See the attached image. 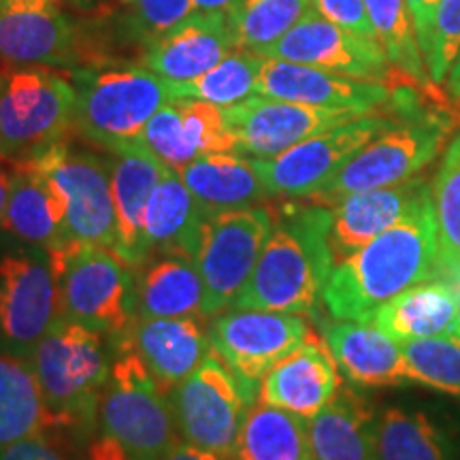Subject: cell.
<instances>
[{"label":"cell","mask_w":460,"mask_h":460,"mask_svg":"<svg viewBox=\"0 0 460 460\" xmlns=\"http://www.w3.org/2000/svg\"><path fill=\"white\" fill-rule=\"evenodd\" d=\"M439 230L430 190L386 233L332 267L322 305L335 320L369 322L407 288L435 278Z\"/></svg>","instance_id":"6da1fadb"},{"label":"cell","mask_w":460,"mask_h":460,"mask_svg":"<svg viewBox=\"0 0 460 460\" xmlns=\"http://www.w3.org/2000/svg\"><path fill=\"white\" fill-rule=\"evenodd\" d=\"M273 216L271 234L230 309L312 315L335 267L329 245L331 207L307 200L273 209Z\"/></svg>","instance_id":"7a4b0ae2"},{"label":"cell","mask_w":460,"mask_h":460,"mask_svg":"<svg viewBox=\"0 0 460 460\" xmlns=\"http://www.w3.org/2000/svg\"><path fill=\"white\" fill-rule=\"evenodd\" d=\"M26 360L41 390L48 430L77 450L96 433L99 402L115 360L113 341L58 318Z\"/></svg>","instance_id":"3957f363"},{"label":"cell","mask_w":460,"mask_h":460,"mask_svg":"<svg viewBox=\"0 0 460 460\" xmlns=\"http://www.w3.org/2000/svg\"><path fill=\"white\" fill-rule=\"evenodd\" d=\"M68 73L75 88V132L105 152L139 141L149 119L175 101L171 82L143 65L99 60Z\"/></svg>","instance_id":"277c9868"},{"label":"cell","mask_w":460,"mask_h":460,"mask_svg":"<svg viewBox=\"0 0 460 460\" xmlns=\"http://www.w3.org/2000/svg\"><path fill=\"white\" fill-rule=\"evenodd\" d=\"M452 126L450 115L418 107L407 92H401L399 115L393 122L360 147L324 188L305 200L331 207L349 194L413 180L439 156Z\"/></svg>","instance_id":"5b68a950"},{"label":"cell","mask_w":460,"mask_h":460,"mask_svg":"<svg viewBox=\"0 0 460 460\" xmlns=\"http://www.w3.org/2000/svg\"><path fill=\"white\" fill-rule=\"evenodd\" d=\"M58 278L60 318L101 332L113 343L137 322V269L113 250L71 243L49 252Z\"/></svg>","instance_id":"8992f818"},{"label":"cell","mask_w":460,"mask_h":460,"mask_svg":"<svg viewBox=\"0 0 460 460\" xmlns=\"http://www.w3.org/2000/svg\"><path fill=\"white\" fill-rule=\"evenodd\" d=\"M113 345L115 360L96 430L118 441L132 460H163L181 441L166 390L128 345Z\"/></svg>","instance_id":"52a82bcc"},{"label":"cell","mask_w":460,"mask_h":460,"mask_svg":"<svg viewBox=\"0 0 460 460\" xmlns=\"http://www.w3.org/2000/svg\"><path fill=\"white\" fill-rule=\"evenodd\" d=\"M75 132L71 79L37 66L0 71V160L28 163Z\"/></svg>","instance_id":"ba28073f"},{"label":"cell","mask_w":460,"mask_h":460,"mask_svg":"<svg viewBox=\"0 0 460 460\" xmlns=\"http://www.w3.org/2000/svg\"><path fill=\"white\" fill-rule=\"evenodd\" d=\"M166 396L181 441L230 458L245 411L258 401V386L241 379L211 348Z\"/></svg>","instance_id":"9c48e42d"},{"label":"cell","mask_w":460,"mask_h":460,"mask_svg":"<svg viewBox=\"0 0 460 460\" xmlns=\"http://www.w3.org/2000/svg\"><path fill=\"white\" fill-rule=\"evenodd\" d=\"M60 318V295L48 250L0 233V352L28 358Z\"/></svg>","instance_id":"30bf717a"},{"label":"cell","mask_w":460,"mask_h":460,"mask_svg":"<svg viewBox=\"0 0 460 460\" xmlns=\"http://www.w3.org/2000/svg\"><path fill=\"white\" fill-rule=\"evenodd\" d=\"M54 181L66 207V245H101L118 254V216L105 154L60 141L28 160Z\"/></svg>","instance_id":"8fae6325"},{"label":"cell","mask_w":460,"mask_h":460,"mask_svg":"<svg viewBox=\"0 0 460 460\" xmlns=\"http://www.w3.org/2000/svg\"><path fill=\"white\" fill-rule=\"evenodd\" d=\"M275 216L269 207L224 211L205 222L197 267L205 286V318L228 312L254 271Z\"/></svg>","instance_id":"7c38bea8"},{"label":"cell","mask_w":460,"mask_h":460,"mask_svg":"<svg viewBox=\"0 0 460 460\" xmlns=\"http://www.w3.org/2000/svg\"><path fill=\"white\" fill-rule=\"evenodd\" d=\"M394 115L365 113L315 132L279 156L254 160L269 199L305 200L324 188L348 160L393 122Z\"/></svg>","instance_id":"4fadbf2b"},{"label":"cell","mask_w":460,"mask_h":460,"mask_svg":"<svg viewBox=\"0 0 460 460\" xmlns=\"http://www.w3.org/2000/svg\"><path fill=\"white\" fill-rule=\"evenodd\" d=\"M211 348L241 379H261L314 337L305 315L269 309H228L209 320Z\"/></svg>","instance_id":"5bb4252c"},{"label":"cell","mask_w":460,"mask_h":460,"mask_svg":"<svg viewBox=\"0 0 460 460\" xmlns=\"http://www.w3.org/2000/svg\"><path fill=\"white\" fill-rule=\"evenodd\" d=\"M85 39L79 24L48 0H0V62L7 66H84Z\"/></svg>","instance_id":"9a60e30c"},{"label":"cell","mask_w":460,"mask_h":460,"mask_svg":"<svg viewBox=\"0 0 460 460\" xmlns=\"http://www.w3.org/2000/svg\"><path fill=\"white\" fill-rule=\"evenodd\" d=\"M224 122L234 139V152L247 158L267 160L279 156L307 137L337 126L360 113L322 109L301 102L254 94L233 107H224Z\"/></svg>","instance_id":"2e32d148"},{"label":"cell","mask_w":460,"mask_h":460,"mask_svg":"<svg viewBox=\"0 0 460 460\" xmlns=\"http://www.w3.org/2000/svg\"><path fill=\"white\" fill-rule=\"evenodd\" d=\"M262 56L382 84H386L393 66L377 41L332 24L314 7L279 41L264 49Z\"/></svg>","instance_id":"e0dca14e"},{"label":"cell","mask_w":460,"mask_h":460,"mask_svg":"<svg viewBox=\"0 0 460 460\" xmlns=\"http://www.w3.org/2000/svg\"><path fill=\"white\" fill-rule=\"evenodd\" d=\"M258 94L360 115L377 111L396 99L394 92L382 82H365L275 58H264L258 77Z\"/></svg>","instance_id":"ac0fdd59"},{"label":"cell","mask_w":460,"mask_h":460,"mask_svg":"<svg viewBox=\"0 0 460 460\" xmlns=\"http://www.w3.org/2000/svg\"><path fill=\"white\" fill-rule=\"evenodd\" d=\"M139 143L177 172L207 154L234 152L222 107L190 99L171 101L160 109L146 124Z\"/></svg>","instance_id":"d6986e66"},{"label":"cell","mask_w":460,"mask_h":460,"mask_svg":"<svg viewBox=\"0 0 460 460\" xmlns=\"http://www.w3.org/2000/svg\"><path fill=\"white\" fill-rule=\"evenodd\" d=\"M237 49L226 13H190L143 49L141 65L171 84H186Z\"/></svg>","instance_id":"ffe728a7"},{"label":"cell","mask_w":460,"mask_h":460,"mask_svg":"<svg viewBox=\"0 0 460 460\" xmlns=\"http://www.w3.org/2000/svg\"><path fill=\"white\" fill-rule=\"evenodd\" d=\"M337 369L352 386L396 388L411 384L402 345L371 322L335 320L322 324Z\"/></svg>","instance_id":"44dd1931"},{"label":"cell","mask_w":460,"mask_h":460,"mask_svg":"<svg viewBox=\"0 0 460 460\" xmlns=\"http://www.w3.org/2000/svg\"><path fill=\"white\" fill-rule=\"evenodd\" d=\"M118 343L128 345L160 386L169 390L183 382L211 352L209 322L205 324L203 315L137 320Z\"/></svg>","instance_id":"7402d4cb"},{"label":"cell","mask_w":460,"mask_h":460,"mask_svg":"<svg viewBox=\"0 0 460 460\" xmlns=\"http://www.w3.org/2000/svg\"><path fill=\"white\" fill-rule=\"evenodd\" d=\"M429 190L427 180L413 177L396 186L349 194L331 205L329 245L335 264L394 226Z\"/></svg>","instance_id":"603a6c76"},{"label":"cell","mask_w":460,"mask_h":460,"mask_svg":"<svg viewBox=\"0 0 460 460\" xmlns=\"http://www.w3.org/2000/svg\"><path fill=\"white\" fill-rule=\"evenodd\" d=\"M111 192L118 216V256L132 269L147 262L143 245V217L154 188L163 180L169 166H164L139 141L107 152Z\"/></svg>","instance_id":"cb8c5ba5"},{"label":"cell","mask_w":460,"mask_h":460,"mask_svg":"<svg viewBox=\"0 0 460 460\" xmlns=\"http://www.w3.org/2000/svg\"><path fill=\"white\" fill-rule=\"evenodd\" d=\"M339 388L341 379L331 349L312 337L261 379L258 401L312 420Z\"/></svg>","instance_id":"d4e9b609"},{"label":"cell","mask_w":460,"mask_h":460,"mask_svg":"<svg viewBox=\"0 0 460 460\" xmlns=\"http://www.w3.org/2000/svg\"><path fill=\"white\" fill-rule=\"evenodd\" d=\"M66 207L54 181L32 164H11V188L3 233L24 243L58 250L66 245Z\"/></svg>","instance_id":"484cf974"},{"label":"cell","mask_w":460,"mask_h":460,"mask_svg":"<svg viewBox=\"0 0 460 460\" xmlns=\"http://www.w3.org/2000/svg\"><path fill=\"white\" fill-rule=\"evenodd\" d=\"M207 216L180 172L169 169L149 197L143 217V245L154 256H186L197 261Z\"/></svg>","instance_id":"4316f807"},{"label":"cell","mask_w":460,"mask_h":460,"mask_svg":"<svg viewBox=\"0 0 460 460\" xmlns=\"http://www.w3.org/2000/svg\"><path fill=\"white\" fill-rule=\"evenodd\" d=\"M379 410L358 390L343 386L309 420L315 460H376Z\"/></svg>","instance_id":"83f0119b"},{"label":"cell","mask_w":460,"mask_h":460,"mask_svg":"<svg viewBox=\"0 0 460 460\" xmlns=\"http://www.w3.org/2000/svg\"><path fill=\"white\" fill-rule=\"evenodd\" d=\"M369 322L399 343L452 337L460 326V296L439 278L420 281L382 305Z\"/></svg>","instance_id":"f1b7e54d"},{"label":"cell","mask_w":460,"mask_h":460,"mask_svg":"<svg viewBox=\"0 0 460 460\" xmlns=\"http://www.w3.org/2000/svg\"><path fill=\"white\" fill-rule=\"evenodd\" d=\"M207 216L262 207L269 200L254 158L237 152L207 154L180 171Z\"/></svg>","instance_id":"f546056e"},{"label":"cell","mask_w":460,"mask_h":460,"mask_svg":"<svg viewBox=\"0 0 460 460\" xmlns=\"http://www.w3.org/2000/svg\"><path fill=\"white\" fill-rule=\"evenodd\" d=\"M203 278L190 258L154 256L137 269V320L203 315Z\"/></svg>","instance_id":"4dcf8cb0"},{"label":"cell","mask_w":460,"mask_h":460,"mask_svg":"<svg viewBox=\"0 0 460 460\" xmlns=\"http://www.w3.org/2000/svg\"><path fill=\"white\" fill-rule=\"evenodd\" d=\"M376 460H458V446L433 413L390 405L377 416Z\"/></svg>","instance_id":"1f68e13d"},{"label":"cell","mask_w":460,"mask_h":460,"mask_svg":"<svg viewBox=\"0 0 460 460\" xmlns=\"http://www.w3.org/2000/svg\"><path fill=\"white\" fill-rule=\"evenodd\" d=\"M233 460H315L309 420L256 401L241 422Z\"/></svg>","instance_id":"d6a6232c"},{"label":"cell","mask_w":460,"mask_h":460,"mask_svg":"<svg viewBox=\"0 0 460 460\" xmlns=\"http://www.w3.org/2000/svg\"><path fill=\"white\" fill-rule=\"evenodd\" d=\"M48 430V411L26 358L0 352V452Z\"/></svg>","instance_id":"836d02e7"},{"label":"cell","mask_w":460,"mask_h":460,"mask_svg":"<svg viewBox=\"0 0 460 460\" xmlns=\"http://www.w3.org/2000/svg\"><path fill=\"white\" fill-rule=\"evenodd\" d=\"M264 56L250 49H233L214 68L186 84H171L177 99L203 101L216 107H233L258 94Z\"/></svg>","instance_id":"e575fe53"},{"label":"cell","mask_w":460,"mask_h":460,"mask_svg":"<svg viewBox=\"0 0 460 460\" xmlns=\"http://www.w3.org/2000/svg\"><path fill=\"white\" fill-rule=\"evenodd\" d=\"M309 7L312 0H234L226 17L237 48L262 56L301 22Z\"/></svg>","instance_id":"d590c367"},{"label":"cell","mask_w":460,"mask_h":460,"mask_svg":"<svg viewBox=\"0 0 460 460\" xmlns=\"http://www.w3.org/2000/svg\"><path fill=\"white\" fill-rule=\"evenodd\" d=\"M373 32L388 62L410 77L429 79L416 24L407 0H365Z\"/></svg>","instance_id":"8d00e7d4"},{"label":"cell","mask_w":460,"mask_h":460,"mask_svg":"<svg viewBox=\"0 0 460 460\" xmlns=\"http://www.w3.org/2000/svg\"><path fill=\"white\" fill-rule=\"evenodd\" d=\"M401 345L411 384L460 401V341L456 337L416 339Z\"/></svg>","instance_id":"74e56055"},{"label":"cell","mask_w":460,"mask_h":460,"mask_svg":"<svg viewBox=\"0 0 460 460\" xmlns=\"http://www.w3.org/2000/svg\"><path fill=\"white\" fill-rule=\"evenodd\" d=\"M433 207L439 230V252L460 256V130L447 143L433 183Z\"/></svg>","instance_id":"f35d334b"},{"label":"cell","mask_w":460,"mask_h":460,"mask_svg":"<svg viewBox=\"0 0 460 460\" xmlns=\"http://www.w3.org/2000/svg\"><path fill=\"white\" fill-rule=\"evenodd\" d=\"M460 51V0H439L435 11L433 34L424 51L429 79L433 84H446L447 73Z\"/></svg>","instance_id":"ab89813d"},{"label":"cell","mask_w":460,"mask_h":460,"mask_svg":"<svg viewBox=\"0 0 460 460\" xmlns=\"http://www.w3.org/2000/svg\"><path fill=\"white\" fill-rule=\"evenodd\" d=\"M132 4L128 32L132 41L141 43L143 49L194 13L192 0H132Z\"/></svg>","instance_id":"60d3db41"},{"label":"cell","mask_w":460,"mask_h":460,"mask_svg":"<svg viewBox=\"0 0 460 460\" xmlns=\"http://www.w3.org/2000/svg\"><path fill=\"white\" fill-rule=\"evenodd\" d=\"M312 7L332 24L358 34L362 39L377 41L365 0H312Z\"/></svg>","instance_id":"b9f144b4"},{"label":"cell","mask_w":460,"mask_h":460,"mask_svg":"<svg viewBox=\"0 0 460 460\" xmlns=\"http://www.w3.org/2000/svg\"><path fill=\"white\" fill-rule=\"evenodd\" d=\"M0 460H73V450L60 437L43 430L4 447L0 452Z\"/></svg>","instance_id":"7bdbcfd3"},{"label":"cell","mask_w":460,"mask_h":460,"mask_svg":"<svg viewBox=\"0 0 460 460\" xmlns=\"http://www.w3.org/2000/svg\"><path fill=\"white\" fill-rule=\"evenodd\" d=\"M73 460H132L118 441L96 430L88 441L73 450Z\"/></svg>","instance_id":"ee69618b"},{"label":"cell","mask_w":460,"mask_h":460,"mask_svg":"<svg viewBox=\"0 0 460 460\" xmlns=\"http://www.w3.org/2000/svg\"><path fill=\"white\" fill-rule=\"evenodd\" d=\"M437 4H439V0H407V7H410L413 15V24H416L418 41H420V48H422V54L427 51L430 34H433Z\"/></svg>","instance_id":"f6af8a7d"},{"label":"cell","mask_w":460,"mask_h":460,"mask_svg":"<svg viewBox=\"0 0 460 460\" xmlns=\"http://www.w3.org/2000/svg\"><path fill=\"white\" fill-rule=\"evenodd\" d=\"M163 460H233L226 456H220V454L203 450V447H194L186 444V441H180L172 450L166 454Z\"/></svg>","instance_id":"bcb514c9"},{"label":"cell","mask_w":460,"mask_h":460,"mask_svg":"<svg viewBox=\"0 0 460 460\" xmlns=\"http://www.w3.org/2000/svg\"><path fill=\"white\" fill-rule=\"evenodd\" d=\"M9 188H11V164L4 163V160H0V233H3V220H4V209H7Z\"/></svg>","instance_id":"7dc6e473"},{"label":"cell","mask_w":460,"mask_h":460,"mask_svg":"<svg viewBox=\"0 0 460 460\" xmlns=\"http://www.w3.org/2000/svg\"><path fill=\"white\" fill-rule=\"evenodd\" d=\"M234 0H192V7L199 13H228Z\"/></svg>","instance_id":"c3c4849f"},{"label":"cell","mask_w":460,"mask_h":460,"mask_svg":"<svg viewBox=\"0 0 460 460\" xmlns=\"http://www.w3.org/2000/svg\"><path fill=\"white\" fill-rule=\"evenodd\" d=\"M446 88L454 96V99L460 101V51H458L456 60H454L450 73H447V77H446Z\"/></svg>","instance_id":"681fc988"},{"label":"cell","mask_w":460,"mask_h":460,"mask_svg":"<svg viewBox=\"0 0 460 460\" xmlns=\"http://www.w3.org/2000/svg\"><path fill=\"white\" fill-rule=\"evenodd\" d=\"M48 3H54V4H62V3H75V4H79V0H48Z\"/></svg>","instance_id":"f907efd6"},{"label":"cell","mask_w":460,"mask_h":460,"mask_svg":"<svg viewBox=\"0 0 460 460\" xmlns=\"http://www.w3.org/2000/svg\"><path fill=\"white\" fill-rule=\"evenodd\" d=\"M454 337H456V339H458V341H460V326H458V331H456V335H454Z\"/></svg>","instance_id":"816d5d0a"},{"label":"cell","mask_w":460,"mask_h":460,"mask_svg":"<svg viewBox=\"0 0 460 460\" xmlns=\"http://www.w3.org/2000/svg\"><path fill=\"white\" fill-rule=\"evenodd\" d=\"M122 3H132V0H122Z\"/></svg>","instance_id":"f5cc1de1"}]
</instances>
